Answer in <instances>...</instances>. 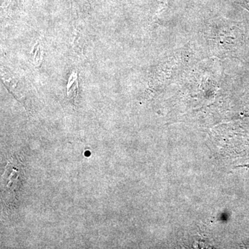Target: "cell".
<instances>
[{"label":"cell","mask_w":249,"mask_h":249,"mask_svg":"<svg viewBox=\"0 0 249 249\" xmlns=\"http://www.w3.org/2000/svg\"><path fill=\"white\" fill-rule=\"evenodd\" d=\"M246 6H247V8H248V9L249 10V3H247V4H246Z\"/></svg>","instance_id":"1"}]
</instances>
